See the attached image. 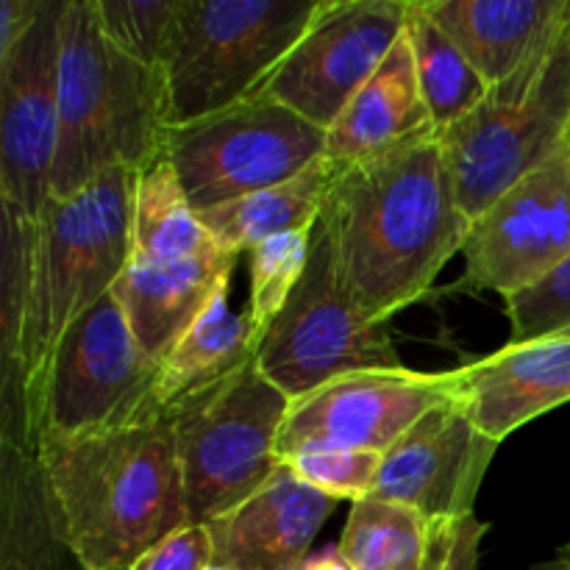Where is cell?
<instances>
[{
  "mask_svg": "<svg viewBox=\"0 0 570 570\" xmlns=\"http://www.w3.org/2000/svg\"><path fill=\"white\" fill-rule=\"evenodd\" d=\"M106 37L137 61L161 67L178 0H95Z\"/></svg>",
  "mask_w": 570,
  "mask_h": 570,
  "instance_id": "4316f807",
  "label": "cell"
},
{
  "mask_svg": "<svg viewBox=\"0 0 570 570\" xmlns=\"http://www.w3.org/2000/svg\"><path fill=\"white\" fill-rule=\"evenodd\" d=\"M570 0H423L429 14L495 87L554 33Z\"/></svg>",
  "mask_w": 570,
  "mask_h": 570,
  "instance_id": "ffe728a7",
  "label": "cell"
},
{
  "mask_svg": "<svg viewBox=\"0 0 570 570\" xmlns=\"http://www.w3.org/2000/svg\"><path fill=\"white\" fill-rule=\"evenodd\" d=\"M65 6L45 0L26 37L0 56V189L6 217L22 223H37L50 200Z\"/></svg>",
  "mask_w": 570,
  "mask_h": 570,
  "instance_id": "7c38bea8",
  "label": "cell"
},
{
  "mask_svg": "<svg viewBox=\"0 0 570 570\" xmlns=\"http://www.w3.org/2000/svg\"><path fill=\"white\" fill-rule=\"evenodd\" d=\"M206 570H232V568H220V566H212V568H206Z\"/></svg>",
  "mask_w": 570,
  "mask_h": 570,
  "instance_id": "d590c367",
  "label": "cell"
},
{
  "mask_svg": "<svg viewBox=\"0 0 570 570\" xmlns=\"http://www.w3.org/2000/svg\"><path fill=\"white\" fill-rule=\"evenodd\" d=\"M534 570H570V560H568V557L560 554L554 562H546V566H540Z\"/></svg>",
  "mask_w": 570,
  "mask_h": 570,
  "instance_id": "836d02e7",
  "label": "cell"
},
{
  "mask_svg": "<svg viewBox=\"0 0 570 570\" xmlns=\"http://www.w3.org/2000/svg\"><path fill=\"white\" fill-rule=\"evenodd\" d=\"M484 534H488V523L476 521V515L460 521V527L454 529V538L445 546L440 560L426 570H476L479 546H482Z\"/></svg>",
  "mask_w": 570,
  "mask_h": 570,
  "instance_id": "4dcf8cb0",
  "label": "cell"
},
{
  "mask_svg": "<svg viewBox=\"0 0 570 570\" xmlns=\"http://www.w3.org/2000/svg\"><path fill=\"white\" fill-rule=\"evenodd\" d=\"M323 154L326 131L265 92L167 128L161 148L195 212L289 181Z\"/></svg>",
  "mask_w": 570,
  "mask_h": 570,
  "instance_id": "9c48e42d",
  "label": "cell"
},
{
  "mask_svg": "<svg viewBox=\"0 0 570 570\" xmlns=\"http://www.w3.org/2000/svg\"><path fill=\"white\" fill-rule=\"evenodd\" d=\"M134 189L137 173L117 167L70 198H50L31 234H6V348L26 423L59 340L111 293L131 259Z\"/></svg>",
  "mask_w": 570,
  "mask_h": 570,
  "instance_id": "7a4b0ae2",
  "label": "cell"
},
{
  "mask_svg": "<svg viewBox=\"0 0 570 570\" xmlns=\"http://www.w3.org/2000/svg\"><path fill=\"white\" fill-rule=\"evenodd\" d=\"M39 471L59 540L83 570H131L189 523L170 415L42 440Z\"/></svg>",
  "mask_w": 570,
  "mask_h": 570,
  "instance_id": "3957f363",
  "label": "cell"
},
{
  "mask_svg": "<svg viewBox=\"0 0 570 570\" xmlns=\"http://www.w3.org/2000/svg\"><path fill=\"white\" fill-rule=\"evenodd\" d=\"M298 570H351V566L343 560V554H340L337 546H334V549L321 551V554L306 557L304 566H301Z\"/></svg>",
  "mask_w": 570,
  "mask_h": 570,
  "instance_id": "d6a6232c",
  "label": "cell"
},
{
  "mask_svg": "<svg viewBox=\"0 0 570 570\" xmlns=\"http://www.w3.org/2000/svg\"><path fill=\"white\" fill-rule=\"evenodd\" d=\"M499 445L451 395L382 454L371 495L410 507L432 523L471 518Z\"/></svg>",
  "mask_w": 570,
  "mask_h": 570,
  "instance_id": "9a60e30c",
  "label": "cell"
},
{
  "mask_svg": "<svg viewBox=\"0 0 570 570\" xmlns=\"http://www.w3.org/2000/svg\"><path fill=\"white\" fill-rule=\"evenodd\" d=\"M429 137H438V128L423 100L404 31L382 67L326 131V156L334 167H348Z\"/></svg>",
  "mask_w": 570,
  "mask_h": 570,
  "instance_id": "d6986e66",
  "label": "cell"
},
{
  "mask_svg": "<svg viewBox=\"0 0 570 570\" xmlns=\"http://www.w3.org/2000/svg\"><path fill=\"white\" fill-rule=\"evenodd\" d=\"M410 9L412 0H323L265 95L328 131L404 37Z\"/></svg>",
  "mask_w": 570,
  "mask_h": 570,
  "instance_id": "8fae6325",
  "label": "cell"
},
{
  "mask_svg": "<svg viewBox=\"0 0 570 570\" xmlns=\"http://www.w3.org/2000/svg\"><path fill=\"white\" fill-rule=\"evenodd\" d=\"M215 566V543L206 523H187L167 534L148 554L139 557L131 570H206Z\"/></svg>",
  "mask_w": 570,
  "mask_h": 570,
  "instance_id": "f546056e",
  "label": "cell"
},
{
  "mask_svg": "<svg viewBox=\"0 0 570 570\" xmlns=\"http://www.w3.org/2000/svg\"><path fill=\"white\" fill-rule=\"evenodd\" d=\"M312 234L315 228H301V232L267 239L250 250L248 315L259 334H265V328L304 278L312 254Z\"/></svg>",
  "mask_w": 570,
  "mask_h": 570,
  "instance_id": "484cf974",
  "label": "cell"
},
{
  "mask_svg": "<svg viewBox=\"0 0 570 570\" xmlns=\"http://www.w3.org/2000/svg\"><path fill=\"white\" fill-rule=\"evenodd\" d=\"M334 273L371 321L387 323L432 289L471 220L456 204L438 137L334 167L321 212Z\"/></svg>",
  "mask_w": 570,
  "mask_h": 570,
  "instance_id": "6da1fadb",
  "label": "cell"
},
{
  "mask_svg": "<svg viewBox=\"0 0 570 570\" xmlns=\"http://www.w3.org/2000/svg\"><path fill=\"white\" fill-rule=\"evenodd\" d=\"M262 334L256 332L250 315H237L228 306V284H223L198 321L187 328L176 348L159 365L156 399L170 410L178 399L204 390L250 362L259 348Z\"/></svg>",
  "mask_w": 570,
  "mask_h": 570,
  "instance_id": "7402d4cb",
  "label": "cell"
},
{
  "mask_svg": "<svg viewBox=\"0 0 570 570\" xmlns=\"http://www.w3.org/2000/svg\"><path fill=\"white\" fill-rule=\"evenodd\" d=\"M510 345L538 343L570 332V256L532 287L510 295Z\"/></svg>",
  "mask_w": 570,
  "mask_h": 570,
  "instance_id": "83f0119b",
  "label": "cell"
},
{
  "mask_svg": "<svg viewBox=\"0 0 570 570\" xmlns=\"http://www.w3.org/2000/svg\"><path fill=\"white\" fill-rule=\"evenodd\" d=\"M165 134L161 67L122 53L106 37L95 0H70L61 14L59 139L50 198H70L117 167L148 170L161 159Z\"/></svg>",
  "mask_w": 570,
  "mask_h": 570,
  "instance_id": "277c9868",
  "label": "cell"
},
{
  "mask_svg": "<svg viewBox=\"0 0 570 570\" xmlns=\"http://www.w3.org/2000/svg\"><path fill=\"white\" fill-rule=\"evenodd\" d=\"M570 131V3L560 26L456 126L438 134L456 204L476 220Z\"/></svg>",
  "mask_w": 570,
  "mask_h": 570,
  "instance_id": "8992f818",
  "label": "cell"
},
{
  "mask_svg": "<svg viewBox=\"0 0 570 570\" xmlns=\"http://www.w3.org/2000/svg\"><path fill=\"white\" fill-rule=\"evenodd\" d=\"M334 181V165L326 154L306 170L276 187L198 212L200 223L226 254L239 256L282 234L315 228L321 223L323 200Z\"/></svg>",
  "mask_w": 570,
  "mask_h": 570,
  "instance_id": "44dd1931",
  "label": "cell"
},
{
  "mask_svg": "<svg viewBox=\"0 0 570 570\" xmlns=\"http://www.w3.org/2000/svg\"><path fill=\"white\" fill-rule=\"evenodd\" d=\"M560 337H570V332L568 334H560Z\"/></svg>",
  "mask_w": 570,
  "mask_h": 570,
  "instance_id": "8d00e7d4",
  "label": "cell"
},
{
  "mask_svg": "<svg viewBox=\"0 0 570 570\" xmlns=\"http://www.w3.org/2000/svg\"><path fill=\"white\" fill-rule=\"evenodd\" d=\"M237 256L220 254L187 262L128 259L111 295L126 315L134 340L150 362L161 365L212 295L228 284Z\"/></svg>",
  "mask_w": 570,
  "mask_h": 570,
  "instance_id": "ac0fdd59",
  "label": "cell"
},
{
  "mask_svg": "<svg viewBox=\"0 0 570 570\" xmlns=\"http://www.w3.org/2000/svg\"><path fill=\"white\" fill-rule=\"evenodd\" d=\"M198 212L189 204L170 161L137 173L131 209V259L187 262L220 254Z\"/></svg>",
  "mask_w": 570,
  "mask_h": 570,
  "instance_id": "cb8c5ba5",
  "label": "cell"
},
{
  "mask_svg": "<svg viewBox=\"0 0 570 570\" xmlns=\"http://www.w3.org/2000/svg\"><path fill=\"white\" fill-rule=\"evenodd\" d=\"M406 37L412 45L423 100H426V109L440 134L471 115L488 98L490 83L479 76L468 56L451 42L449 33L434 22L423 0H412Z\"/></svg>",
  "mask_w": 570,
  "mask_h": 570,
  "instance_id": "d4e9b609",
  "label": "cell"
},
{
  "mask_svg": "<svg viewBox=\"0 0 570 570\" xmlns=\"http://www.w3.org/2000/svg\"><path fill=\"white\" fill-rule=\"evenodd\" d=\"M454 395L449 373L365 371L334 379L315 393L289 401L278 460L306 451H373L387 454L426 412Z\"/></svg>",
  "mask_w": 570,
  "mask_h": 570,
  "instance_id": "5bb4252c",
  "label": "cell"
},
{
  "mask_svg": "<svg viewBox=\"0 0 570 570\" xmlns=\"http://www.w3.org/2000/svg\"><path fill=\"white\" fill-rule=\"evenodd\" d=\"M323 0H178L161 59L167 128L265 92Z\"/></svg>",
  "mask_w": 570,
  "mask_h": 570,
  "instance_id": "5b68a950",
  "label": "cell"
},
{
  "mask_svg": "<svg viewBox=\"0 0 570 570\" xmlns=\"http://www.w3.org/2000/svg\"><path fill=\"white\" fill-rule=\"evenodd\" d=\"M256 367L289 401L304 399L351 373L406 367L387 323L371 321L345 295L321 223L312 234L304 278L262 334Z\"/></svg>",
  "mask_w": 570,
  "mask_h": 570,
  "instance_id": "30bf717a",
  "label": "cell"
},
{
  "mask_svg": "<svg viewBox=\"0 0 570 570\" xmlns=\"http://www.w3.org/2000/svg\"><path fill=\"white\" fill-rule=\"evenodd\" d=\"M568 134H570V131H568Z\"/></svg>",
  "mask_w": 570,
  "mask_h": 570,
  "instance_id": "74e56055",
  "label": "cell"
},
{
  "mask_svg": "<svg viewBox=\"0 0 570 570\" xmlns=\"http://www.w3.org/2000/svg\"><path fill=\"white\" fill-rule=\"evenodd\" d=\"M45 0H3L0 3V56L9 53L42 11Z\"/></svg>",
  "mask_w": 570,
  "mask_h": 570,
  "instance_id": "1f68e13d",
  "label": "cell"
},
{
  "mask_svg": "<svg viewBox=\"0 0 570 570\" xmlns=\"http://www.w3.org/2000/svg\"><path fill=\"white\" fill-rule=\"evenodd\" d=\"M287 410L289 399L262 376L256 356L167 410L189 523L228 515L282 468L278 434Z\"/></svg>",
  "mask_w": 570,
  "mask_h": 570,
  "instance_id": "52a82bcc",
  "label": "cell"
},
{
  "mask_svg": "<svg viewBox=\"0 0 570 570\" xmlns=\"http://www.w3.org/2000/svg\"><path fill=\"white\" fill-rule=\"evenodd\" d=\"M454 401L495 443L570 401V337L510 345L451 371Z\"/></svg>",
  "mask_w": 570,
  "mask_h": 570,
  "instance_id": "2e32d148",
  "label": "cell"
},
{
  "mask_svg": "<svg viewBox=\"0 0 570 570\" xmlns=\"http://www.w3.org/2000/svg\"><path fill=\"white\" fill-rule=\"evenodd\" d=\"M560 554H562V557H568V560H570V543L566 546V549H562V551H560Z\"/></svg>",
  "mask_w": 570,
  "mask_h": 570,
  "instance_id": "e575fe53",
  "label": "cell"
},
{
  "mask_svg": "<svg viewBox=\"0 0 570 570\" xmlns=\"http://www.w3.org/2000/svg\"><path fill=\"white\" fill-rule=\"evenodd\" d=\"M465 521V518H462ZM460 521L432 523L393 501H354L337 549L351 570H426L440 560Z\"/></svg>",
  "mask_w": 570,
  "mask_h": 570,
  "instance_id": "603a6c76",
  "label": "cell"
},
{
  "mask_svg": "<svg viewBox=\"0 0 570 570\" xmlns=\"http://www.w3.org/2000/svg\"><path fill=\"white\" fill-rule=\"evenodd\" d=\"M465 278L504 298L532 287L570 256V134L468 228Z\"/></svg>",
  "mask_w": 570,
  "mask_h": 570,
  "instance_id": "4fadbf2b",
  "label": "cell"
},
{
  "mask_svg": "<svg viewBox=\"0 0 570 570\" xmlns=\"http://www.w3.org/2000/svg\"><path fill=\"white\" fill-rule=\"evenodd\" d=\"M337 501L284 465L228 515L206 523L215 566L232 570H298Z\"/></svg>",
  "mask_w": 570,
  "mask_h": 570,
  "instance_id": "e0dca14e",
  "label": "cell"
},
{
  "mask_svg": "<svg viewBox=\"0 0 570 570\" xmlns=\"http://www.w3.org/2000/svg\"><path fill=\"white\" fill-rule=\"evenodd\" d=\"M284 465L293 468L295 476L309 488L321 490L328 499L362 501L376 484L382 454L373 451H306L289 456Z\"/></svg>",
  "mask_w": 570,
  "mask_h": 570,
  "instance_id": "f1b7e54d",
  "label": "cell"
},
{
  "mask_svg": "<svg viewBox=\"0 0 570 570\" xmlns=\"http://www.w3.org/2000/svg\"><path fill=\"white\" fill-rule=\"evenodd\" d=\"M156 382L159 365L142 354L109 293L59 340L26 429L42 443L154 421L167 412Z\"/></svg>",
  "mask_w": 570,
  "mask_h": 570,
  "instance_id": "ba28073f",
  "label": "cell"
}]
</instances>
